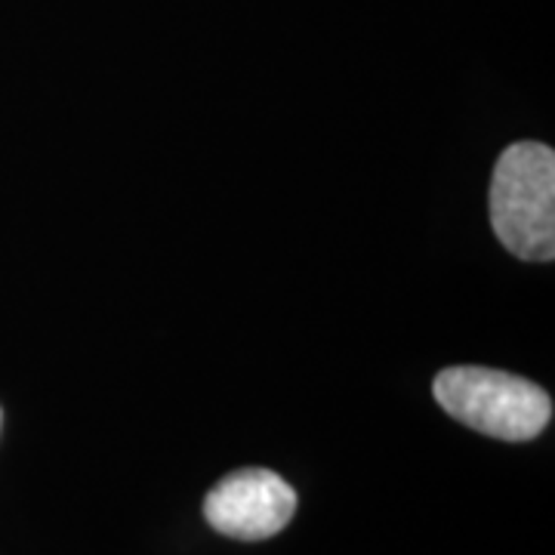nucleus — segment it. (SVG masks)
Wrapping results in <instances>:
<instances>
[{
    "label": "nucleus",
    "mask_w": 555,
    "mask_h": 555,
    "mask_svg": "<svg viewBox=\"0 0 555 555\" xmlns=\"http://www.w3.org/2000/svg\"><path fill=\"white\" fill-rule=\"evenodd\" d=\"M491 225L518 259H553L555 155L550 145L516 142L500 155L491 179Z\"/></svg>",
    "instance_id": "nucleus-1"
},
{
    "label": "nucleus",
    "mask_w": 555,
    "mask_h": 555,
    "mask_svg": "<svg viewBox=\"0 0 555 555\" xmlns=\"http://www.w3.org/2000/svg\"><path fill=\"white\" fill-rule=\"evenodd\" d=\"M297 513V491L269 469H241L219 481L204 500L210 528L235 540H269Z\"/></svg>",
    "instance_id": "nucleus-3"
},
{
    "label": "nucleus",
    "mask_w": 555,
    "mask_h": 555,
    "mask_svg": "<svg viewBox=\"0 0 555 555\" xmlns=\"http://www.w3.org/2000/svg\"><path fill=\"white\" fill-rule=\"evenodd\" d=\"M433 392L463 426L500 441H531L553 416V401L537 383L491 367H448Z\"/></svg>",
    "instance_id": "nucleus-2"
}]
</instances>
